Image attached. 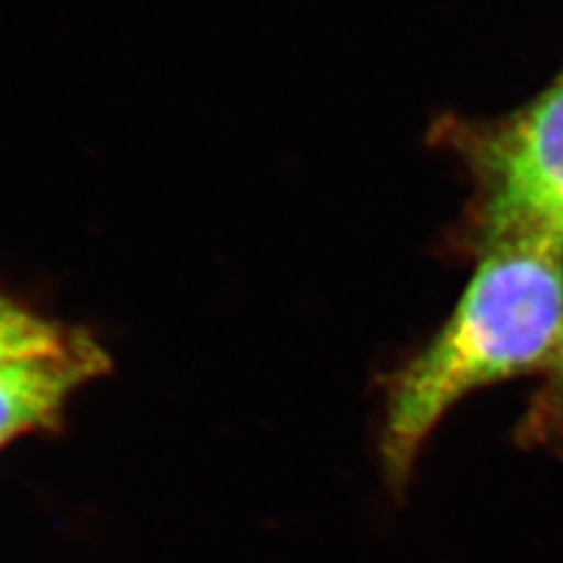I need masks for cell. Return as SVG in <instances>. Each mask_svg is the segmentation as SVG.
<instances>
[{"label":"cell","instance_id":"obj_1","mask_svg":"<svg viewBox=\"0 0 563 563\" xmlns=\"http://www.w3.org/2000/svg\"><path fill=\"white\" fill-rule=\"evenodd\" d=\"M563 331V244L490 238V250L432 343L399 374L383 426V463L409 477L439 422L467 395L550 364Z\"/></svg>","mask_w":563,"mask_h":563},{"label":"cell","instance_id":"obj_2","mask_svg":"<svg viewBox=\"0 0 563 563\" xmlns=\"http://www.w3.org/2000/svg\"><path fill=\"white\" fill-rule=\"evenodd\" d=\"M488 235L563 244V78L490 151Z\"/></svg>","mask_w":563,"mask_h":563},{"label":"cell","instance_id":"obj_3","mask_svg":"<svg viewBox=\"0 0 563 563\" xmlns=\"http://www.w3.org/2000/svg\"><path fill=\"white\" fill-rule=\"evenodd\" d=\"M111 372V357L97 341L74 355L0 362V449L12 439L57 428L68 397Z\"/></svg>","mask_w":563,"mask_h":563},{"label":"cell","instance_id":"obj_4","mask_svg":"<svg viewBox=\"0 0 563 563\" xmlns=\"http://www.w3.org/2000/svg\"><path fill=\"white\" fill-rule=\"evenodd\" d=\"M95 341L92 333L49 322L0 294V362L66 357Z\"/></svg>","mask_w":563,"mask_h":563},{"label":"cell","instance_id":"obj_5","mask_svg":"<svg viewBox=\"0 0 563 563\" xmlns=\"http://www.w3.org/2000/svg\"><path fill=\"white\" fill-rule=\"evenodd\" d=\"M550 372H552V380L554 385L559 387V390L563 393V331H561V339H559V345L554 350V355L550 360Z\"/></svg>","mask_w":563,"mask_h":563}]
</instances>
